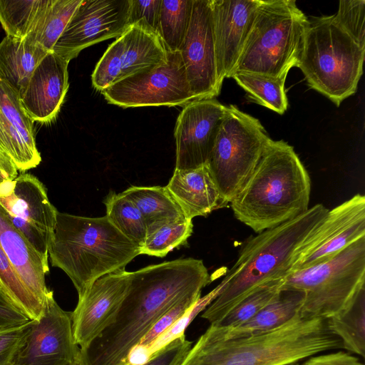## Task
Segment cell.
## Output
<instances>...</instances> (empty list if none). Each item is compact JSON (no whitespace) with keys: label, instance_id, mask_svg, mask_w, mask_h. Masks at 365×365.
<instances>
[{"label":"cell","instance_id":"4","mask_svg":"<svg viewBox=\"0 0 365 365\" xmlns=\"http://www.w3.org/2000/svg\"><path fill=\"white\" fill-rule=\"evenodd\" d=\"M310 193L309 175L294 148L272 140L230 206L258 234L305 212Z\"/></svg>","mask_w":365,"mask_h":365},{"label":"cell","instance_id":"42","mask_svg":"<svg viewBox=\"0 0 365 365\" xmlns=\"http://www.w3.org/2000/svg\"><path fill=\"white\" fill-rule=\"evenodd\" d=\"M18 176V169L11 159L0 148V184L13 180Z\"/></svg>","mask_w":365,"mask_h":365},{"label":"cell","instance_id":"5","mask_svg":"<svg viewBox=\"0 0 365 365\" xmlns=\"http://www.w3.org/2000/svg\"><path fill=\"white\" fill-rule=\"evenodd\" d=\"M48 252L52 266L68 275L81 298L100 277L125 269L140 255V247L106 215L88 217L58 212Z\"/></svg>","mask_w":365,"mask_h":365},{"label":"cell","instance_id":"40","mask_svg":"<svg viewBox=\"0 0 365 365\" xmlns=\"http://www.w3.org/2000/svg\"><path fill=\"white\" fill-rule=\"evenodd\" d=\"M300 365H364L359 356L343 349L329 351L312 356Z\"/></svg>","mask_w":365,"mask_h":365},{"label":"cell","instance_id":"26","mask_svg":"<svg viewBox=\"0 0 365 365\" xmlns=\"http://www.w3.org/2000/svg\"><path fill=\"white\" fill-rule=\"evenodd\" d=\"M122 194L140 211L147 230L162 223L185 218L165 186L133 185Z\"/></svg>","mask_w":365,"mask_h":365},{"label":"cell","instance_id":"36","mask_svg":"<svg viewBox=\"0 0 365 365\" xmlns=\"http://www.w3.org/2000/svg\"><path fill=\"white\" fill-rule=\"evenodd\" d=\"M334 16L339 25L365 48V1L341 0Z\"/></svg>","mask_w":365,"mask_h":365},{"label":"cell","instance_id":"27","mask_svg":"<svg viewBox=\"0 0 365 365\" xmlns=\"http://www.w3.org/2000/svg\"><path fill=\"white\" fill-rule=\"evenodd\" d=\"M327 319L329 330L341 339L342 349L364 359L365 289L344 312Z\"/></svg>","mask_w":365,"mask_h":365},{"label":"cell","instance_id":"15","mask_svg":"<svg viewBox=\"0 0 365 365\" xmlns=\"http://www.w3.org/2000/svg\"><path fill=\"white\" fill-rule=\"evenodd\" d=\"M195 100L220 93L216 66L211 0H193L190 24L179 51Z\"/></svg>","mask_w":365,"mask_h":365},{"label":"cell","instance_id":"35","mask_svg":"<svg viewBox=\"0 0 365 365\" xmlns=\"http://www.w3.org/2000/svg\"><path fill=\"white\" fill-rule=\"evenodd\" d=\"M283 279L271 280L261 284L215 325L234 327L252 318L277 296Z\"/></svg>","mask_w":365,"mask_h":365},{"label":"cell","instance_id":"16","mask_svg":"<svg viewBox=\"0 0 365 365\" xmlns=\"http://www.w3.org/2000/svg\"><path fill=\"white\" fill-rule=\"evenodd\" d=\"M227 106L214 98L195 100L180 113L175 128L176 170L207 165Z\"/></svg>","mask_w":365,"mask_h":365},{"label":"cell","instance_id":"12","mask_svg":"<svg viewBox=\"0 0 365 365\" xmlns=\"http://www.w3.org/2000/svg\"><path fill=\"white\" fill-rule=\"evenodd\" d=\"M131 0H83L52 51L68 62L84 48L121 36L130 26Z\"/></svg>","mask_w":365,"mask_h":365},{"label":"cell","instance_id":"39","mask_svg":"<svg viewBox=\"0 0 365 365\" xmlns=\"http://www.w3.org/2000/svg\"><path fill=\"white\" fill-rule=\"evenodd\" d=\"M192 344L184 335L170 342L142 365H180Z\"/></svg>","mask_w":365,"mask_h":365},{"label":"cell","instance_id":"38","mask_svg":"<svg viewBox=\"0 0 365 365\" xmlns=\"http://www.w3.org/2000/svg\"><path fill=\"white\" fill-rule=\"evenodd\" d=\"M162 0H131L129 24H138L157 34Z\"/></svg>","mask_w":365,"mask_h":365},{"label":"cell","instance_id":"11","mask_svg":"<svg viewBox=\"0 0 365 365\" xmlns=\"http://www.w3.org/2000/svg\"><path fill=\"white\" fill-rule=\"evenodd\" d=\"M365 237V196L356 194L331 210L297 250L291 272L328 261Z\"/></svg>","mask_w":365,"mask_h":365},{"label":"cell","instance_id":"17","mask_svg":"<svg viewBox=\"0 0 365 365\" xmlns=\"http://www.w3.org/2000/svg\"><path fill=\"white\" fill-rule=\"evenodd\" d=\"M130 280L125 269L107 274L89 287L71 312L72 331L80 349L88 345L113 320Z\"/></svg>","mask_w":365,"mask_h":365},{"label":"cell","instance_id":"19","mask_svg":"<svg viewBox=\"0 0 365 365\" xmlns=\"http://www.w3.org/2000/svg\"><path fill=\"white\" fill-rule=\"evenodd\" d=\"M68 63L50 51L33 72L19 98L34 122L48 123L56 118L69 86Z\"/></svg>","mask_w":365,"mask_h":365},{"label":"cell","instance_id":"1","mask_svg":"<svg viewBox=\"0 0 365 365\" xmlns=\"http://www.w3.org/2000/svg\"><path fill=\"white\" fill-rule=\"evenodd\" d=\"M211 281L203 261L191 257L130 272L112 322L80 349L83 365H123L156 321L185 298L201 294Z\"/></svg>","mask_w":365,"mask_h":365},{"label":"cell","instance_id":"44","mask_svg":"<svg viewBox=\"0 0 365 365\" xmlns=\"http://www.w3.org/2000/svg\"><path fill=\"white\" fill-rule=\"evenodd\" d=\"M283 365H300V362L289 363V364H283Z\"/></svg>","mask_w":365,"mask_h":365},{"label":"cell","instance_id":"18","mask_svg":"<svg viewBox=\"0 0 365 365\" xmlns=\"http://www.w3.org/2000/svg\"><path fill=\"white\" fill-rule=\"evenodd\" d=\"M215 59L220 83L231 78L259 0H211Z\"/></svg>","mask_w":365,"mask_h":365},{"label":"cell","instance_id":"3","mask_svg":"<svg viewBox=\"0 0 365 365\" xmlns=\"http://www.w3.org/2000/svg\"><path fill=\"white\" fill-rule=\"evenodd\" d=\"M328 209L316 204L305 212L251 237L220 284L221 290L201 317L220 322L261 284L284 279L291 272L302 243L324 217Z\"/></svg>","mask_w":365,"mask_h":365},{"label":"cell","instance_id":"10","mask_svg":"<svg viewBox=\"0 0 365 365\" xmlns=\"http://www.w3.org/2000/svg\"><path fill=\"white\" fill-rule=\"evenodd\" d=\"M167 53L166 62L139 71L102 91L107 102L132 108L185 106L195 101L179 51Z\"/></svg>","mask_w":365,"mask_h":365},{"label":"cell","instance_id":"32","mask_svg":"<svg viewBox=\"0 0 365 365\" xmlns=\"http://www.w3.org/2000/svg\"><path fill=\"white\" fill-rule=\"evenodd\" d=\"M106 216L125 237L140 248L147 235L145 222L135 205L125 195L110 190L103 200Z\"/></svg>","mask_w":365,"mask_h":365},{"label":"cell","instance_id":"30","mask_svg":"<svg viewBox=\"0 0 365 365\" xmlns=\"http://www.w3.org/2000/svg\"><path fill=\"white\" fill-rule=\"evenodd\" d=\"M83 0H51L34 29L25 37L46 51H52Z\"/></svg>","mask_w":365,"mask_h":365},{"label":"cell","instance_id":"34","mask_svg":"<svg viewBox=\"0 0 365 365\" xmlns=\"http://www.w3.org/2000/svg\"><path fill=\"white\" fill-rule=\"evenodd\" d=\"M0 289L30 320L41 315L45 305L26 287L1 245Z\"/></svg>","mask_w":365,"mask_h":365},{"label":"cell","instance_id":"37","mask_svg":"<svg viewBox=\"0 0 365 365\" xmlns=\"http://www.w3.org/2000/svg\"><path fill=\"white\" fill-rule=\"evenodd\" d=\"M32 320L15 326L0 328V365H14L26 343Z\"/></svg>","mask_w":365,"mask_h":365},{"label":"cell","instance_id":"7","mask_svg":"<svg viewBox=\"0 0 365 365\" xmlns=\"http://www.w3.org/2000/svg\"><path fill=\"white\" fill-rule=\"evenodd\" d=\"M309 19L293 0H259L234 72L287 78L297 67ZM233 74V73H232Z\"/></svg>","mask_w":365,"mask_h":365},{"label":"cell","instance_id":"41","mask_svg":"<svg viewBox=\"0 0 365 365\" xmlns=\"http://www.w3.org/2000/svg\"><path fill=\"white\" fill-rule=\"evenodd\" d=\"M29 320L0 289V328L22 324Z\"/></svg>","mask_w":365,"mask_h":365},{"label":"cell","instance_id":"20","mask_svg":"<svg viewBox=\"0 0 365 365\" xmlns=\"http://www.w3.org/2000/svg\"><path fill=\"white\" fill-rule=\"evenodd\" d=\"M0 148L18 170L36 168L41 158L35 140L34 121L24 109L19 93L0 81Z\"/></svg>","mask_w":365,"mask_h":365},{"label":"cell","instance_id":"24","mask_svg":"<svg viewBox=\"0 0 365 365\" xmlns=\"http://www.w3.org/2000/svg\"><path fill=\"white\" fill-rule=\"evenodd\" d=\"M303 292L281 289L277 296L248 321L234 327L210 324L214 334L224 339L250 336L277 328L301 310Z\"/></svg>","mask_w":365,"mask_h":365},{"label":"cell","instance_id":"23","mask_svg":"<svg viewBox=\"0 0 365 365\" xmlns=\"http://www.w3.org/2000/svg\"><path fill=\"white\" fill-rule=\"evenodd\" d=\"M0 245L26 287L45 305L50 291L46 284L48 263L12 225L1 207Z\"/></svg>","mask_w":365,"mask_h":365},{"label":"cell","instance_id":"9","mask_svg":"<svg viewBox=\"0 0 365 365\" xmlns=\"http://www.w3.org/2000/svg\"><path fill=\"white\" fill-rule=\"evenodd\" d=\"M271 140L258 119L234 105L227 106L207 163L225 202L239 193Z\"/></svg>","mask_w":365,"mask_h":365},{"label":"cell","instance_id":"8","mask_svg":"<svg viewBox=\"0 0 365 365\" xmlns=\"http://www.w3.org/2000/svg\"><path fill=\"white\" fill-rule=\"evenodd\" d=\"M365 237L332 259L306 269L291 272L281 289L303 292L301 313L329 319L348 309L365 289Z\"/></svg>","mask_w":365,"mask_h":365},{"label":"cell","instance_id":"29","mask_svg":"<svg viewBox=\"0 0 365 365\" xmlns=\"http://www.w3.org/2000/svg\"><path fill=\"white\" fill-rule=\"evenodd\" d=\"M193 0H162L157 34L168 52H178L191 21Z\"/></svg>","mask_w":365,"mask_h":365},{"label":"cell","instance_id":"21","mask_svg":"<svg viewBox=\"0 0 365 365\" xmlns=\"http://www.w3.org/2000/svg\"><path fill=\"white\" fill-rule=\"evenodd\" d=\"M0 207L9 220L26 222L52 238L58 211L49 201L45 185L36 176L23 173L1 183Z\"/></svg>","mask_w":365,"mask_h":365},{"label":"cell","instance_id":"13","mask_svg":"<svg viewBox=\"0 0 365 365\" xmlns=\"http://www.w3.org/2000/svg\"><path fill=\"white\" fill-rule=\"evenodd\" d=\"M71 312L62 309L50 290L41 315L31 322L25 344L14 365H66L79 358Z\"/></svg>","mask_w":365,"mask_h":365},{"label":"cell","instance_id":"6","mask_svg":"<svg viewBox=\"0 0 365 365\" xmlns=\"http://www.w3.org/2000/svg\"><path fill=\"white\" fill-rule=\"evenodd\" d=\"M365 48L336 22L334 16L309 19L297 67L310 88L336 106L355 93L363 73Z\"/></svg>","mask_w":365,"mask_h":365},{"label":"cell","instance_id":"14","mask_svg":"<svg viewBox=\"0 0 365 365\" xmlns=\"http://www.w3.org/2000/svg\"><path fill=\"white\" fill-rule=\"evenodd\" d=\"M167 60V51L158 35L133 24L105 51L92 73V84L101 92L128 76Z\"/></svg>","mask_w":365,"mask_h":365},{"label":"cell","instance_id":"33","mask_svg":"<svg viewBox=\"0 0 365 365\" xmlns=\"http://www.w3.org/2000/svg\"><path fill=\"white\" fill-rule=\"evenodd\" d=\"M192 229V220L186 218L154 226L147 230L140 255L163 257L174 248L185 244Z\"/></svg>","mask_w":365,"mask_h":365},{"label":"cell","instance_id":"25","mask_svg":"<svg viewBox=\"0 0 365 365\" xmlns=\"http://www.w3.org/2000/svg\"><path fill=\"white\" fill-rule=\"evenodd\" d=\"M48 53L26 38L6 36L0 42V81L20 96L33 72Z\"/></svg>","mask_w":365,"mask_h":365},{"label":"cell","instance_id":"28","mask_svg":"<svg viewBox=\"0 0 365 365\" xmlns=\"http://www.w3.org/2000/svg\"><path fill=\"white\" fill-rule=\"evenodd\" d=\"M231 78L245 90L252 101L281 115L287 110L285 78L247 71H236Z\"/></svg>","mask_w":365,"mask_h":365},{"label":"cell","instance_id":"31","mask_svg":"<svg viewBox=\"0 0 365 365\" xmlns=\"http://www.w3.org/2000/svg\"><path fill=\"white\" fill-rule=\"evenodd\" d=\"M51 0H0V24L6 36L25 38Z\"/></svg>","mask_w":365,"mask_h":365},{"label":"cell","instance_id":"43","mask_svg":"<svg viewBox=\"0 0 365 365\" xmlns=\"http://www.w3.org/2000/svg\"><path fill=\"white\" fill-rule=\"evenodd\" d=\"M66 365H83V364L80 359V356H79V358L78 359H76V361H74L68 364H66Z\"/></svg>","mask_w":365,"mask_h":365},{"label":"cell","instance_id":"22","mask_svg":"<svg viewBox=\"0 0 365 365\" xmlns=\"http://www.w3.org/2000/svg\"><path fill=\"white\" fill-rule=\"evenodd\" d=\"M165 187L187 220L206 217L228 205L222 197L207 165L194 169H175Z\"/></svg>","mask_w":365,"mask_h":365},{"label":"cell","instance_id":"2","mask_svg":"<svg viewBox=\"0 0 365 365\" xmlns=\"http://www.w3.org/2000/svg\"><path fill=\"white\" fill-rule=\"evenodd\" d=\"M342 349L327 319L297 312L284 324L263 334L224 339L208 328L180 365H283Z\"/></svg>","mask_w":365,"mask_h":365}]
</instances>
